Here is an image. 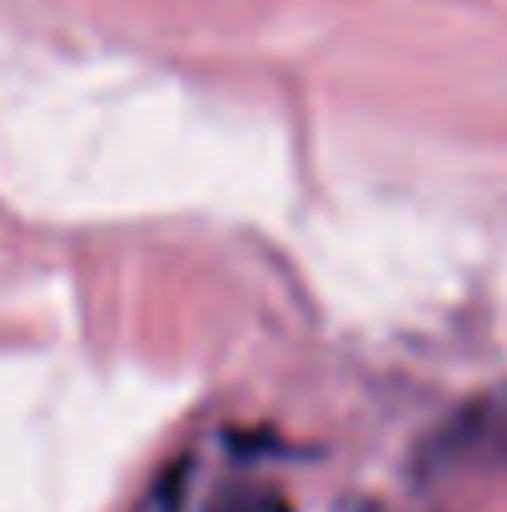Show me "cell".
Returning a JSON list of instances; mask_svg holds the SVG:
<instances>
[{"label": "cell", "instance_id": "1", "mask_svg": "<svg viewBox=\"0 0 507 512\" xmlns=\"http://www.w3.org/2000/svg\"><path fill=\"white\" fill-rule=\"evenodd\" d=\"M438 453L458 463H498L507 468V388L478 398L453 418V428L438 438Z\"/></svg>", "mask_w": 507, "mask_h": 512}, {"label": "cell", "instance_id": "2", "mask_svg": "<svg viewBox=\"0 0 507 512\" xmlns=\"http://www.w3.org/2000/svg\"><path fill=\"white\" fill-rule=\"evenodd\" d=\"M214 512H289V503L279 493H244V498H229L224 508Z\"/></svg>", "mask_w": 507, "mask_h": 512}]
</instances>
